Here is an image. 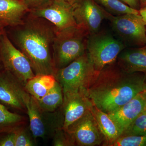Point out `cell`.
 Here are the masks:
<instances>
[{
  "instance_id": "cell-1",
  "label": "cell",
  "mask_w": 146,
  "mask_h": 146,
  "mask_svg": "<svg viewBox=\"0 0 146 146\" xmlns=\"http://www.w3.org/2000/svg\"><path fill=\"white\" fill-rule=\"evenodd\" d=\"M5 31L11 43L29 60L35 75L54 76L53 45L57 30L53 24L29 11L22 23L6 27Z\"/></svg>"
},
{
  "instance_id": "cell-2",
  "label": "cell",
  "mask_w": 146,
  "mask_h": 146,
  "mask_svg": "<svg viewBox=\"0 0 146 146\" xmlns=\"http://www.w3.org/2000/svg\"><path fill=\"white\" fill-rule=\"evenodd\" d=\"M145 73H128L115 62L103 68L86 90L93 105L107 113L127 103L145 88Z\"/></svg>"
},
{
  "instance_id": "cell-3",
  "label": "cell",
  "mask_w": 146,
  "mask_h": 146,
  "mask_svg": "<svg viewBox=\"0 0 146 146\" xmlns=\"http://www.w3.org/2000/svg\"><path fill=\"white\" fill-rule=\"evenodd\" d=\"M88 36L77 25L56 32L53 45V58L56 71L86 52Z\"/></svg>"
},
{
  "instance_id": "cell-4",
  "label": "cell",
  "mask_w": 146,
  "mask_h": 146,
  "mask_svg": "<svg viewBox=\"0 0 146 146\" xmlns=\"http://www.w3.org/2000/svg\"><path fill=\"white\" fill-rule=\"evenodd\" d=\"M98 73L86 51L66 67L56 70L54 76L65 95L80 91L86 92Z\"/></svg>"
},
{
  "instance_id": "cell-5",
  "label": "cell",
  "mask_w": 146,
  "mask_h": 146,
  "mask_svg": "<svg viewBox=\"0 0 146 146\" xmlns=\"http://www.w3.org/2000/svg\"><path fill=\"white\" fill-rule=\"evenodd\" d=\"M126 48L116 35L100 30L88 36L86 51L95 70L99 72L106 65L116 62L119 55Z\"/></svg>"
},
{
  "instance_id": "cell-6",
  "label": "cell",
  "mask_w": 146,
  "mask_h": 146,
  "mask_svg": "<svg viewBox=\"0 0 146 146\" xmlns=\"http://www.w3.org/2000/svg\"><path fill=\"white\" fill-rule=\"evenodd\" d=\"M29 127L35 141L37 138H52L57 129L62 128L63 118L60 108L54 112L42 110L37 101L28 94L25 101Z\"/></svg>"
},
{
  "instance_id": "cell-7",
  "label": "cell",
  "mask_w": 146,
  "mask_h": 146,
  "mask_svg": "<svg viewBox=\"0 0 146 146\" xmlns=\"http://www.w3.org/2000/svg\"><path fill=\"white\" fill-rule=\"evenodd\" d=\"M0 59L3 68L13 75L24 86L35 76L29 60L11 43L5 31L0 35Z\"/></svg>"
},
{
  "instance_id": "cell-8",
  "label": "cell",
  "mask_w": 146,
  "mask_h": 146,
  "mask_svg": "<svg viewBox=\"0 0 146 146\" xmlns=\"http://www.w3.org/2000/svg\"><path fill=\"white\" fill-rule=\"evenodd\" d=\"M108 20L111 23L115 35L126 48L146 46V25L139 13H127L118 16L111 15Z\"/></svg>"
},
{
  "instance_id": "cell-9",
  "label": "cell",
  "mask_w": 146,
  "mask_h": 146,
  "mask_svg": "<svg viewBox=\"0 0 146 146\" xmlns=\"http://www.w3.org/2000/svg\"><path fill=\"white\" fill-rule=\"evenodd\" d=\"M73 6L77 26L89 35L99 31L103 21L111 15L94 0H78Z\"/></svg>"
},
{
  "instance_id": "cell-10",
  "label": "cell",
  "mask_w": 146,
  "mask_h": 146,
  "mask_svg": "<svg viewBox=\"0 0 146 146\" xmlns=\"http://www.w3.org/2000/svg\"><path fill=\"white\" fill-rule=\"evenodd\" d=\"M73 9V6L64 0H51L29 12L49 21L58 31L77 25Z\"/></svg>"
},
{
  "instance_id": "cell-11",
  "label": "cell",
  "mask_w": 146,
  "mask_h": 146,
  "mask_svg": "<svg viewBox=\"0 0 146 146\" xmlns=\"http://www.w3.org/2000/svg\"><path fill=\"white\" fill-rule=\"evenodd\" d=\"M67 131L75 146H104L105 140L91 111L71 125Z\"/></svg>"
},
{
  "instance_id": "cell-12",
  "label": "cell",
  "mask_w": 146,
  "mask_h": 146,
  "mask_svg": "<svg viewBox=\"0 0 146 146\" xmlns=\"http://www.w3.org/2000/svg\"><path fill=\"white\" fill-rule=\"evenodd\" d=\"M28 93L25 86L8 71L0 69V103L4 106L26 111L25 101Z\"/></svg>"
},
{
  "instance_id": "cell-13",
  "label": "cell",
  "mask_w": 146,
  "mask_h": 146,
  "mask_svg": "<svg viewBox=\"0 0 146 146\" xmlns=\"http://www.w3.org/2000/svg\"><path fill=\"white\" fill-rule=\"evenodd\" d=\"M93 106L85 91L63 95V105L60 108L63 117L62 128L67 130L71 125L91 111Z\"/></svg>"
},
{
  "instance_id": "cell-14",
  "label": "cell",
  "mask_w": 146,
  "mask_h": 146,
  "mask_svg": "<svg viewBox=\"0 0 146 146\" xmlns=\"http://www.w3.org/2000/svg\"><path fill=\"white\" fill-rule=\"evenodd\" d=\"M146 110V93L145 90L108 114L119 128L122 134L135 119Z\"/></svg>"
},
{
  "instance_id": "cell-15",
  "label": "cell",
  "mask_w": 146,
  "mask_h": 146,
  "mask_svg": "<svg viewBox=\"0 0 146 146\" xmlns=\"http://www.w3.org/2000/svg\"><path fill=\"white\" fill-rule=\"evenodd\" d=\"M116 62L127 72L146 74V46L125 48L118 56Z\"/></svg>"
},
{
  "instance_id": "cell-16",
  "label": "cell",
  "mask_w": 146,
  "mask_h": 146,
  "mask_svg": "<svg viewBox=\"0 0 146 146\" xmlns=\"http://www.w3.org/2000/svg\"><path fill=\"white\" fill-rule=\"evenodd\" d=\"M29 11L22 0H0V22L7 27L22 23Z\"/></svg>"
},
{
  "instance_id": "cell-17",
  "label": "cell",
  "mask_w": 146,
  "mask_h": 146,
  "mask_svg": "<svg viewBox=\"0 0 146 146\" xmlns=\"http://www.w3.org/2000/svg\"><path fill=\"white\" fill-rule=\"evenodd\" d=\"M91 112L104 136V146H112L121 135V129L108 113L102 111L94 106L91 108Z\"/></svg>"
},
{
  "instance_id": "cell-18",
  "label": "cell",
  "mask_w": 146,
  "mask_h": 146,
  "mask_svg": "<svg viewBox=\"0 0 146 146\" xmlns=\"http://www.w3.org/2000/svg\"><path fill=\"white\" fill-rule=\"evenodd\" d=\"M56 82V79L52 75H35L28 81L25 89L27 93L39 100L51 90Z\"/></svg>"
},
{
  "instance_id": "cell-19",
  "label": "cell",
  "mask_w": 146,
  "mask_h": 146,
  "mask_svg": "<svg viewBox=\"0 0 146 146\" xmlns=\"http://www.w3.org/2000/svg\"><path fill=\"white\" fill-rule=\"evenodd\" d=\"M36 101L40 108L45 112H52L57 110L63 102V92L60 84L56 81L51 90L42 98Z\"/></svg>"
},
{
  "instance_id": "cell-20",
  "label": "cell",
  "mask_w": 146,
  "mask_h": 146,
  "mask_svg": "<svg viewBox=\"0 0 146 146\" xmlns=\"http://www.w3.org/2000/svg\"><path fill=\"white\" fill-rule=\"evenodd\" d=\"M25 123V117L10 112L0 103V133L13 131Z\"/></svg>"
},
{
  "instance_id": "cell-21",
  "label": "cell",
  "mask_w": 146,
  "mask_h": 146,
  "mask_svg": "<svg viewBox=\"0 0 146 146\" xmlns=\"http://www.w3.org/2000/svg\"><path fill=\"white\" fill-rule=\"evenodd\" d=\"M107 13L113 16L127 13L139 14V11L133 9L120 0H94Z\"/></svg>"
},
{
  "instance_id": "cell-22",
  "label": "cell",
  "mask_w": 146,
  "mask_h": 146,
  "mask_svg": "<svg viewBox=\"0 0 146 146\" xmlns=\"http://www.w3.org/2000/svg\"><path fill=\"white\" fill-rule=\"evenodd\" d=\"M15 133V146H33L36 142L35 141L29 127L25 125L17 127L14 130Z\"/></svg>"
},
{
  "instance_id": "cell-23",
  "label": "cell",
  "mask_w": 146,
  "mask_h": 146,
  "mask_svg": "<svg viewBox=\"0 0 146 146\" xmlns=\"http://www.w3.org/2000/svg\"><path fill=\"white\" fill-rule=\"evenodd\" d=\"M121 135H146V110L135 119Z\"/></svg>"
},
{
  "instance_id": "cell-24",
  "label": "cell",
  "mask_w": 146,
  "mask_h": 146,
  "mask_svg": "<svg viewBox=\"0 0 146 146\" xmlns=\"http://www.w3.org/2000/svg\"><path fill=\"white\" fill-rule=\"evenodd\" d=\"M112 146H146V135H121Z\"/></svg>"
},
{
  "instance_id": "cell-25",
  "label": "cell",
  "mask_w": 146,
  "mask_h": 146,
  "mask_svg": "<svg viewBox=\"0 0 146 146\" xmlns=\"http://www.w3.org/2000/svg\"><path fill=\"white\" fill-rule=\"evenodd\" d=\"M52 138L53 146H75L74 141L68 131L62 128L57 129L56 130Z\"/></svg>"
},
{
  "instance_id": "cell-26",
  "label": "cell",
  "mask_w": 146,
  "mask_h": 146,
  "mask_svg": "<svg viewBox=\"0 0 146 146\" xmlns=\"http://www.w3.org/2000/svg\"><path fill=\"white\" fill-rule=\"evenodd\" d=\"M14 130L0 133V146H15Z\"/></svg>"
},
{
  "instance_id": "cell-27",
  "label": "cell",
  "mask_w": 146,
  "mask_h": 146,
  "mask_svg": "<svg viewBox=\"0 0 146 146\" xmlns=\"http://www.w3.org/2000/svg\"><path fill=\"white\" fill-rule=\"evenodd\" d=\"M22 1L30 11L38 8L51 0H22Z\"/></svg>"
},
{
  "instance_id": "cell-28",
  "label": "cell",
  "mask_w": 146,
  "mask_h": 146,
  "mask_svg": "<svg viewBox=\"0 0 146 146\" xmlns=\"http://www.w3.org/2000/svg\"><path fill=\"white\" fill-rule=\"evenodd\" d=\"M131 8L139 11L141 8L139 0H120Z\"/></svg>"
},
{
  "instance_id": "cell-29",
  "label": "cell",
  "mask_w": 146,
  "mask_h": 146,
  "mask_svg": "<svg viewBox=\"0 0 146 146\" xmlns=\"http://www.w3.org/2000/svg\"><path fill=\"white\" fill-rule=\"evenodd\" d=\"M139 14L142 16L143 20L146 25V5L141 7L139 11Z\"/></svg>"
},
{
  "instance_id": "cell-30",
  "label": "cell",
  "mask_w": 146,
  "mask_h": 146,
  "mask_svg": "<svg viewBox=\"0 0 146 146\" xmlns=\"http://www.w3.org/2000/svg\"><path fill=\"white\" fill-rule=\"evenodd\" d=\"M6 27L5 25L0 22V35L5 31V29Z\"/></svg>"
},
{
  "instance_id": "cell-31",
  "label": "cell",
  "mask_w": 146,
  "mask_h": 146,
  "mask_svg": "<svg viewBox=\"0 0 146 146\" xmlns=\"http://www.w3.org/2000/svg\"><path fill=\"white\" fill-rule=\"evenodd\" d=\"M141 4V8L146 5V0H139Z\"/></svg>"
},
{
  "instance_id": "cell-32",
  "label": "cell",
  "mask_w": 146,
  "mask_h": 146,
  "mask_svg": "<svg viewBox=\"0 0 146 146\" xmlns=\"http://www.w3.org/2000/svg\"><path fill=\"white\" fill-rule=\"evenodd\" d=\"M64 1L68 2V3H70V4L73 5L77 2L78 0H64Z\"/></svg>"
},
{
  "instance_id": "cell-33",
  "label": "cell",
  "mask_w": 146,
  "mask_h": 146,
  "mask_svg": "<svg viewBox=\"0 0 146 146\" xmlns=\"http://www.w3.org/2000/svg\"><path fill=\"white\" fill-rule=\"evenodd\" d=\"M2 68V65L1 63V59H0V69Z\"/></svg>"
},
{
  "instance_id": "cell-34",
  "label": "cell",
  "mask_w": 146,
  "mask_h": 146,
  "mask_svg": "<svg viewBox=\"0 0 146 146\" xmlns=\"http://www.w3.org/2000/svg\"><path fill=\"white\" fill-rule=\"evenodd\" d=\"M146 78H145V90L146 93V74H145Z\"/></svg>"
}]
</instances>
